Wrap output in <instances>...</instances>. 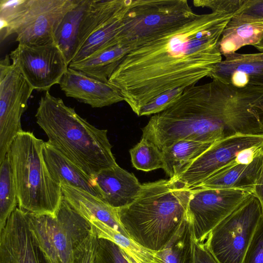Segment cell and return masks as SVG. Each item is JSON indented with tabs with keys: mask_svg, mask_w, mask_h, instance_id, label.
<instances>
[{
	"mask_svg": "<svg viewBox=\"0 0 263 263\" xmlns=\"http://www.w3.org/2000/svg\"><path fill=\"white\" fill-rule=\"evenodd\" d=\"M263 145V135H237L213 143L176 179L192 189L234 161L241 151Z\"/></svg>",
	"mask_w": 263,
	"mask_h": 263,
	"instance_id": "obj_13",
	"label": "cell"
},
{
	"mask_svg": "<svg viewBox=\"0 0 263 263\" xmlns=\"http://www.w3.org/2000/svg\"><path fill=\"white\" fill-rule=\"evenodd\" d=\"M130 3L92 33L79 49L71 63L80 61L97 51L117 44L116 37Z\"/></svg>",
	"mask_w": 263,
	"mask_h": 263,
	"instance_id": "obj_24",
	"label": "cell"
},
{
	"mask_svg": "<svg viewBox=\"0 0 263 263\" xmlns=\"http://www.w3.org/2000/svg\"><path fill=\"white\" fill-rule=\"evenodd\" d=\"M186 217L195 242L204 243L210 232L251 194L234 189H191Z\"/></svg>",
	"mask_w": 263,
	"mask_h": 263,
	"instance_id": "obj_11",
	"label": "cell"
},
{
	"mask_svg": "<svg viewBox=\"0 0 263 263\" xmlns=\"http://www.w3.org/2000/svg\"><path fill=\"white\" fill-rule=\"evenodd\" d=\"M6 55L0 61V163L23 131L21 118L34 90Z\"/></svg>",
	"mask_w": 263,
	"mask_h": 263,
	"instance_id": "obj_10",
	"label": "cell"
},
{
	"mask_svg": "<svg viewBox=\"0 0 263 263\" xmlns=\"http://www.w3.org/2000/svg\"><path fill=\"white\" fill-rule=\"evenodd\" d=\"M263 168V154L249 164L233 161L191 189H234L252 192Z\"/></svg>",
	"mask_w": 263,
	"mask_h": 263,
	"instance_id": "obj_18",
	"label": "cell"
},
{
	"mask_svg": "<svg viewBox=\"0 0 263 263\" xmlns=\"http://www.w3.org/2000/svg\"><path fill=\"white\" fill-rule=\"evenodd\" d=\"M93 263H129L124 251L114 242L97 237Z\"/></svg>",
	"mask_w": 263,
	"mask_h": 263,
	"instance_id": "obj_30",
	"label": "cell"
},
{
	"mask_svg": "<svg viewBox=\"0 0 263 263\" xmlns=\"http://www.w3.org/2000/svg\"><path fill=\"white\" fill-rule=\"evenodd\" d=\"M95 179L101 199L117 209L132 203L142 189L135 175L118 164L100 171Z\"/></svg>",
	"mask_w": 263,
	"mask_h": 263,
	"instance_id": "obj_17",
	"label": "cell"
},
{
	"mask_svg": "<svg viewBox=\"0 0 263 263\" xmlns=\"http://www.w3.org/2000/svg\"><path fill=\"white\" fill-rule=\"evenodd\" d=\"M61 187L65 199L87 221H100L129 238L120 221L118 209L81 189L67 184Z\"/></svg>",
	"mask_w": 263,
	"mask_h": 263,
	"instance_id": "obj_19",
	"label": "cell"
},
{
	"mask_svg": "<svg viewBox=\"0 0 263 263\" xmlns=\"http://www.w3.org/2000/svg\"><path fill=\"white\" fill-rule=\"evenodd\" d=\"M213 143L186 139L176 141L161 150L163 170L170 179H176Z\"/></svg>",
	"mask_w": 263,
	"mask_h": 263,
	"instance_id": "obj_23",
	"label": "cell"
},
{
	"mask_svg": "<svg viewBox=\"0 0 263 263\" xmlns=\"http://www.w3.org/2000/svg\"><path fill=\"white\" fill-rule=\"evenodd\" d=\"M257 23H263V0H246L241 8L227 26Z\"/></svg>",
	"mask_w": 263,
	"mask_h": 263,
	"instance_id": "obj_31",
	"label": "cell"
},
{
	"mask_svg": "<svg viewBox=\"0 0 263 263\" xmlns=\"http://www.w3.org/2000/svg\"><path fill=\"white\" fill-rule=\"evenodd\" d=\"M88 222L98 238L114 242L127 255L140 263H163L157 252L143 248L130 238L100 221L90 220Z\"/></svg>",
	"mask_w": 263,
	"mask_h": 263,
	"instance_id": "obj_26",
	"label": "cell"
},
{
	"mask_svg": "<svg viewBox=\"0 0 263 263\" xmlns=\"http://www.w3.org/2000/svg\"><path fill=\"white\" fill-rule=\"evenodd\" d=\"M262 219L260 202L251 194L210 232L204 244L218 263H243Z\"/></svg>",
	"mask_w": 263,
	"mask_h": 263,
	"instance_id": "obj_9",
	"label": "cell"
},
{
	"mask_svg": "<svg viewBox=\"0 0 263 263\" xmlns=\"http://www.w3.org/2000/svg\"><path fill=\"white\" fill-rule=\"evenodd\" d=\"M196 14L186 0H132L117 43L130 51Z\"/></svg>",
	"mask_w": 263,
	"mask_h": 263,
	"instance_id": "obj_8",
	"label": "cell"
},
{
	"mask_svg": "<svg viewBox=\"0 0 263 263\" xmlns=\"http://www.w3.org/2000/svg\"><path fill=\"white\" fill-rule=\"evenodd\" d=\"M129 49L117 44L97 51L88 57L70 63L68 67L92 78L107 82Z\"/></svg>",
	"mask_w": 263,
	"mask_h": 263,
	"instance_id": "obj_22",
	"label": "cell"
},
{
	"mask_svg": "<svg viewBox=\"0 0 263 263\" xmlns=\"http://www.w3.org/2000/svg\"><path fill=\"white\" fill-rule=\"evenodd\" d=\"M78 0H1V41L16 35L20 44L41 46L54 42V33Z\"/></svg>",
	"mask_w": 263,
	"mask_h": 263,
	"instance_id": "obj_6",
	"label": "cell"
},
{
	"mask_svg": "<svg viewBox=\"0 0 263 263\" xmlns=\"http://www.w3.org/2000/svg\"><path fill=\"white\" fill-rule=\"evenodd\" d=\"M9 56L12 64L38 91H49L59 84L69 65L55 42L34 46L18 44Z\"/></svg>",
	"mask_w": 263,
	"mask_h": 263,
	"instance_id": "obj_12",
	"label": "cell"
},
{
	"mask_svg": "<svg viewBox=\"0 0 263 263\" xmlns=\"http://www.w3.org/2000/svg\"><path fill=\"white\" fill-rule=\"evenodd\" d=\"M90 1L78 0L65 14L55 30L54 42L63 52L68 65L79 50L81 24Z\"/></svg>",
	"mask_w": 263,
	"mask_h": 263,
	"instance_id": "obj_21",
	"label": "cell"
},
{
	"mask_svg": "<svg viewBox=\"0 0 263 263\" xmlns=\"http://www.w3.org/2000/svg\"><path fill=\"white\" fill-rule=\"evenodd\" d=\"M217 63L209 77L212 80L242 88H263V52L254 53L235 52L224 56Z\"/></svg>",
	"mask_w": 263,
	"mask_h": 263,
	"instance_id": "obj_16",
	"label": "cell"
},
{
	"mask_svg": "<svg viewBox=\"0 0 263 263\" xmlns=\"http://www.w3.org/2000/svg\"><path fill=\"white\" fill-rule=\"evenodd\" d=\"M129 154L132 163L137 170L149 172L163 168L161 151L144 138L129 150Z\"/></svg>",
	"mask_w": 263,
	"mask_h": 263,
	"instance_id": "obj_29",
	"label": "cell"
},
{
	"mask_svg": "<svg viewBox=\"0 0 263 263\" xmlns=\"http://www.w3.org/2000/svg\"><path fill=\"white\" fill-rule=\"evenodd\" d=\"M191 194V189L175 179L144 183L132 203L118 209L120 221L131 239L158 252L183 221Z\"/></svg>",
	"mask_w": 263,
	"mask_h": 263,
	"instance_id": "obj_4",
	"label": "cell"
},
{
	"mask_svg": "<svg viewBox=\"0 0 263 263\" xmlns=\"http://www.w3.org/2000/svg\"><path fill=\"white\" fill-rule=\"evenodd\" d=\"M0 263H48L30 230L28 213L18 208L0 231Z\"/></svg>",
	"mask_w": 263,
	"mask_h": 263,
	"instance_id": "obj_14",
	"label": "cell"
},
{
	"mask_svg": "<svg viewBox=\"0 0 263 263\" xmlns=\"http://www.w3.org/2000/svg\"><path fill=\"white\" fill-rule=\"evenodd\" d=\"M254 47L259 52H263V36L259 43Z\"/></svg>",
	"mask_w": 263,
	"mask_h": 263,
	"instance_id": "obj_38",
	"label": "cell"
},
{
	"mask_svg": "<svg viewBox=\"0 0 263 263\" xmlns=\"http://www.w3.org/2000/svg\"><path fill=\"white\" fill-rule=\"evenodd\" d=\"M246 0H194L196 7H206L212 12L237 13L241 8Z\"/></svg>",
	"mask_w": 263,
	"mask_h": 263,
	"instance_id": "obj_33",
	"label": "cell"
},
{
	"mask_svg": "<svg viewBox=\"0 0 263 263\" xmlns=\"http://www.w3.org/2000/svg\"><path fill=\"white\" fill-rule=\"evenodd\" d=\"M18 199L14 176L7 156L0 163V231L16 208Z\"/></svg>",
	"mask_w": 263,
	"mask_h": 263,
	"instance_id": "obj_28",
	"label": "cell"
},
{
	"mask_svg": "<svg viewBox=\"0 0 263 263\" xmlns=\"http://www.w3.org/2000/svg\"><path fill=\"white\" fill-rule=\"evenodd\" d=\"M243 263H263V219L254 235Z\"/></svg>",
	"mask_w": 263,
	"mask_h": 263,
	"instance_id": "obj_34",
	"label": "cell"
},
{
	"mask_svg": "<svg viewBox=\"0 0 263 263\" xmlns=\"http://www.w3.org/2000/svg\"><path fill=\"white\" fill-rule=\"evenodd\" d=\"M124 254H125V256L126 259H127V260L128 261V262L129 263H140L139 262L136 260L132 257L127 255L124 251Z\"/></svg>",
	"mask_w": 263,
	"mask_h": 263,
	"instance_id": "obj_39",
	"label": "cell"
},
{
	"mask_svg": "<svg viewBox=\"0 0 263 263\" xmlns=\"http://www.w3.org/2000/svg\"><path fill=\"white\" fill-rule=\"evenodd\" d=\"M44 141L23 130L11 143L6 156L15 183L18 208L35 215H53L63 195L61 185L51 176L44 160Z\"/></svg>",
	"mask_w": 263,
	"mask_h": 263,
	"instance_id": "obj_5",
	"label": "cell"
},
{
	"mask_svg": "<svg viewBox=\"0 0 263 263\" xmlns=\"http://www.w3.org/2000/svg\"><path fill=\"white\" fill-rule=\"evenodd\" d=\"M42 153L47 167L56 182L81 189L101 199L95 177L86 174L47 141L43 143Z\"/></svg>",
	"mask_w": 263,
	"mask_h": 263,
	"instance_id": "obj_20",
	"label": "cell"
},
{
	"mask_svg": "<svg viewBox=\"0 0 263 263\" xmlns=\"http://www.w3.org/2000/svg\"><path fill=\"white\" fill-rule=\"evenodd\" d=\"M28 216L30 230L48 263H74L78 249L92 232L88 221L64 196L54 214L28 213Z\"/></svg>",
	"mask_w": 263,
	"mask_h": 263,
	"instance_id": "obj_7",
	"label": "cell"
},
{
	"mask_svg": "<svg viewBox=\"0 0 263 263\" xmlns=\"http://www.w3.org/2000/svg\"><path fill=\"white\" fill-rule=\"evenodd\" d=\"M194 237L186 217L164 248L157 252L163 263H194Z\"/></svg>",
	"mask_w": 263,
	"mask_h": 263,
	"instance_id": "obj_27",
	"label": "cell"
},
{
	"mask_svg": "<svg viewBox=\"0 0 263 263\" xmlns=\"http://www.w3.org/2000/svg\"><path fill=\"white\" fill-rule=\"evenodd\" d=\"M263 36V23H246L224 29L219 43V51L223 56L236 52L241 47L255 46Z\"/></svg>",
	"mask_w": 263,
	"mask_h": 263,
	"instance_id": "obj_25",
	"label": "cell"
},
{
	"mask_svg": "<svg viewBox=\"0 0 263 263\" xmlns=\"http://www.w3.org/2000/svg\"><path fill=\"white\" fill-rule=\"evenodd\" d=\"M142 137L160 150L181 139L214 142L224 138L221 82L186 88L164 110L151 117Z\"/></svg>",
	"mask_w": 263,
	"mask_h": 263,
	"instance_id": "obj_2",
	"label": "cell"
},
{
	"mask_svg": "<svg viewBox=\"0 0 263 263\" xmlns=\"http://www.w3.org/2000/svg\"><path fill=\"white\" fill-rule=\"evenodd\" d=\"M96 235L91 233L78 249L74 263H93L95 256Z\"/></svg>",
	"mask_w": 263,
	"mask_h": 263,
	"instance_id": "obj_35",
	"label": "cell"
},
{
	"mask_svg": "<svg viewBox=\"0 0 263 263\" xmlns=\"http://www.w3.org/2000/svg\"><path fill=\"white\" fill-rule=\"evenodd\" d=\"M185 89L181 87L161 93L144 106L138 116L155 115L164 110L178 99Z\"/></svg>",
	"mask_w": 263,
	"mask_h": 263,
	"instance_id": "obj_32",
	"label": "cell"
},
{
	"mask_svg": "<svg viewBox=\"0 0 263 263\" xmlns=\"http://www.w3.org/2000/svg\"><path fill=\"white\" fill-rule=\"evenodd\" d=\"M59 84L67 97L93 108H102L124 101L118 88L109 81L99 80L69 67Z\"/></svg>",
	"mask_w": 263,
	"mask_h": 263,
	"instance_id": "obj_15",
	"label": "cell"
},
{
	"mask_svg": "<svg viewBox=\"0 0 263 263\" xmlns=\"http://www.w3.org/2000/svg\"><path fill=\"white\" fill-rule=\"evenodd\" d=\"M252 194L255 196L259 201L263 215V183L256 184Z\"/></svg>",
	"mask_w": 263,
	"mask_h": 263,
	"instance_id": "obj_37",
	"label": "cell"
},
{
	"mask_svg": "<svg viewBox=\"0 0 263 263\" xmlns=\"http://www.w3.org/2000/svg\"><path fill=\"white\" fill-rule=\"evenodd\" d=\"M237 13L198 14L129 51L109 78L138 116L161 93L195 85L222 60L219 43Z\"/></svg>",
	"mask_w": 263,
	"mask_h": 263,
	"instance_id": "obj_1",
	"label": "cell"
},
{
	"mask_svg": "<svg viewBox=\"0 0 263 263\" xmlns=\"http://www.w3.org/2000/svg\"><path fill=\"white\" fill-rule=\"evenodd\" d=\"M194 263H218L204 243L194 242Z\"/></svg>",
	"mask_w": 263,
	"mask_h": 263,
	"instance_id": "obj_36",
	"label": "cell"
},
{
	"mask_svg": "<svg viewBox=\"0 0 263 263\" xmlns=\"http://www.w3.org/2000/svg\"><path fill=\"white\" fill-rule=\"evenodd\" d=\"M35 118L47 142L91 177L118 165L107 130L91 125L49 91L41 97Z\"/></svg>",
	"mask_w": 263,
	"mask_h": 263,
	"instance_id": "obj_3",
	"label": "cell"
}]
</instances>
